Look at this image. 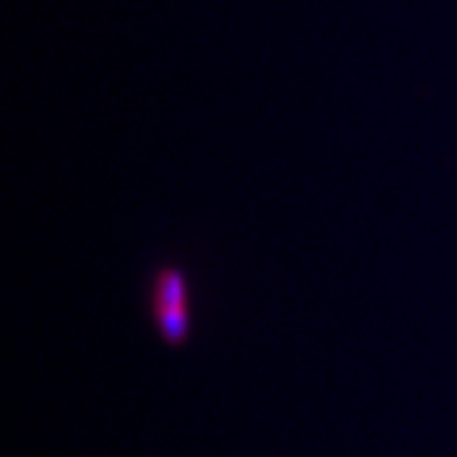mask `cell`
<instances>
[{"label": "cell", "mask_w": 457, "mask_h": 457, "mask_svg": "<svg viewBox=\"0 0 457 457\" xmlns=\"http://www.w3.org/2000/svg\"><path fill=\"white\" fill-rule=\"evenodd\" d=\"M158 308H183L186 303V279L179 270H163L158 278Z\"/></svg>", "instance_id": "6da1fadb"}]
</instances>
